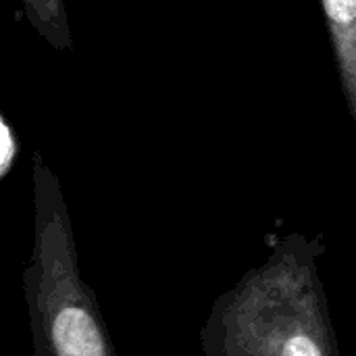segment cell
Here are the masks:
<instances>
[{
	"instance_id": "cell-1",
	"label": "cell",
	"mask_w": 356,
	"mask_h": 356,
	"mask_svg": "<svg viewBox=\"0 0 356 356\" xmlns=\"http://www.w3.org/2000/svg\"><path fill=\"white\" fill-rule=\"evenodd\" d=\"M321 236L290 234L223 292L200 330L204 356H340L319 259Z\"/></svg>"
},
{
	"instance_id": "cell-2",
	"label": "cell",
	"mask_w": 356,
	"mask_h": 356,
	"mask_svg": "<svg viewBox=\"0 0 356 356\" xmlns=\"http://www.w3.org/2000/svg\"><path fill=\"white\" fill-rule=\"evenodd\" d=\"M33 246L23 298L33 356H117L94 290L81 275L73 223L56 173L31 156Z\"/></svg>"
},
{
	"instance_id": "cell-3",
	"label": "cell",
	"mask_w": 356,
	"mask_h": 356,
	"mask_svg": "<svg viewBox=\"0 0 356 356\" xmlns=\"http://www.w3.org/2000/svg\"><path fill=\"white\" fill-rule=\"evenodd\" d=\"M340 88L356 125V0H321Z\"/></svg>"
},
{
	"instance_id": "cell-4",
	"label": "cell",
	"mask_w": 356,
	"mask_h": 356,
	"mask_svg": "<svg viewBox=\"0 0 356 356\" xmlns=\"http://www.w3.org/2000/svg\"><path fill=\"white\" fill-rule=\"evenodd\" d=\"M21 6L27 23L46 44L58 52L73 48V31L65 0H21Z\"/></svg>"
},
{
	"instance_id": "cell-5",
	"label": "cell",
	"mask_w": 356,
	"mask_h": 356,
	"mask_svg": "<svg viewBox=\"0 0 356 356\" xmlns=\"http://www.w3.org/2000/svg\"><path fill=\"white\" fill-rule=\"evenodd\" d=\"M21 144L19 136L13 127V123L6 119L4 113H0V179H6L19 159Z\"/></svg>"
}]
</instances>
